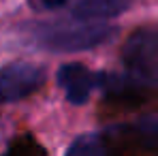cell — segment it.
<instances>
[{"label": "cell", "mask_w": 158, "mask_h": 156, "mask_svg": "<svg viewBox=\"0 0 158 156\" xmlns=\"http://www.w3.org/2000/svg\"><path fill=\"white\" fill-rule=\"evenodd\" d=\"M105 152H107L105 139H101L98 135L79 137L69 148V154H73V156H96V154H105Z\"/></svg>", "instance_id": "cell-7"}, {"label": "cell", "mask_w": 158, "mask_h": 156, "mask_svg": "<svg viewBox=\"0 0 158 156\" xmlns=\"http://www.w3.org/2000/svg\"><path fill=\"white\" fill-rule=\"evenodd\" d=\"M115 32L113 26H41L34 39L53 52H83L103 45Z\"/></svg>", "instance_id": "cell-1"}, {"label": "cell", "mask_w": 158, "mask_h": 156, "mask_svg": "<svg viewBox=\"0 0 158 156\" xmlns=\"http://www.w3.org/2000/svg\"><path fill=\"white\" fill-rule=\"evenodd\" d=\"M131 6V0H79L73 15L79 19H109L124 13Z\"/></svg>", "instance_id": "cell-5"}, {"label": "cell", "mask_w": 158, "mask_h": 156, "mask_svg": "<svg viewBox=\"0 0 158 156\" xmlns=\"http://www.w3.org/2000/svg\"><path fill=\"white\" fill-rule=\"evenodd\" d=\"M41 2H43L47 9H58V6H64L69 0H41Z\"/></svg>", "instance_id": "cell-8"}, {"label": "cell", "mask_w": 158, "mask_h": 156, "mask_svg": "<svg viewBox=\"0 0 158 156\" xmlns=\"http://www.w3.org/2000/svg\"><path fill=\"white\" fill-rule=\"evenodd\" d=\"M128 130L135 135V139L141 145H148V148L158 150V116H154V118H143L135 126H131Z\"/></svg>", "instance_id": "cell-6"}, {"label": "cell", "mask_w": 158, "mask_h": 156, "mask_svg": "<svg viewBox=\"0 0 158 156\" xmlns=\"http://www.w3.org/2000/svg\"><path fill=\"white\" fill-rule=\"evenodd\" d=\"M45 81V69L32 62H13L0 69V103H15L36 92Z\"/></svg>", "instance_id": "cell-3"}, {"label": "cell", "mask_w": 158, "mask_h": 156, "mask_svg": "<svg viewBox=\"0 0 158 156\" xmlns=\"http://www.w3.org/2000/svg\"><path fill=\"white\" fill-rule=\"evenodd\" d=\"M122 62L143 83L158 81V30L139 28L122 45Z\"/></svg>", "instance_id": "cell-2"}, {"label": "cell", "mask_w": 158, "mask_h": 156, "mask_svg": "<svg viewBox=\"0 0 158 156\" xmlns=\"http://www.w3.org/2000/svg\"><path fill=\"white\" fill-rule=\"evenodd\" d=\"M98 81H101L98 75H94L88 66H83V64H79V62L62 64L60 71H58V83L64 88L66 101L73 103V105H83L85 103Z\"/></svg>", "instance_id": "cell-4"}]
</instances>
